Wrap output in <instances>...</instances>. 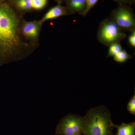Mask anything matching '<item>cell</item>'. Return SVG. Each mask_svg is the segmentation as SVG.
Here are the masks:
<instances>
[{
  "instance_id": "ac0fdd59",
  "label": "cell",
  "mask_w": 135,
  "mask_h": 135,
  "mask_svg": "<svg viewBox=\"0 0 135 135\" xmlns=\"http://www.w3.org/2000/svg\"><path fill=\"white\" fill-rule=\"evenodd\" d=\"M73 135H83V134H76Z\"/></svg>"
},
{
  "instance_id": "ba28073f",
  "label": "cell",
  "mask_w": 135,
  "mask_h": 135,
  "mask_svg": "<svg viewBox=\"0 0 135 135\" xmlns=\"http://www.w3.org/2000/svg\"><path fill=\"white\" fill-rule=\"evenodd\" d=\"M114 127L117 130L115 135H135V122L128 123H123L120 125L114 124Z\"/></svg>"
},
{
  "instance_id": "5b68a950",
  "label": "cell",
  "mask_w": 135,
  "mask_h": 135,
  "mask_svg": "<svg viewBox=\"0 0 135 135\" xmlns=\"http://www.w3.org/2000/svg\"><path fill=\"white\" fill-rule=\"evenodd\" d=\"M112 20L123 31H133L135 28V20L133 13L124 7L116 9L113 14Z\"/></svg>"
},
{
  "instance_id": "30bf717a",
  "label": "cell",
  "mask_w": 135,
  "mask_h": 135,
  "mask_svg": "<svg viewBox=\"0 0 135 135\" xmlns=\"http://www.w3.org/2000/svg\"><path fill=\"white\" fill-rule=\"evenodd\" d=\"M131 58V56L129 55L126 50H122L113 56L114 60L119 63L124 62Z\"/></svg>"
},
{
  "instance_id": "7a4b0ae2",
  "label": "cell",
  "mask_w": 135,
  "mask_h": 135,
  "mask_svg": "<svg viewBox=\"0 0 135 135\" xmlns=\"http://www.w3.org/2000/svg\"><path fill=\"white\" fill-rule=\"evenodd\" d=\"M85 126L83 135H115L114 123L109 109L104 105L88 111L84 116Z\"/></svg>"
},
{
  "instance_id": "7c38bea8",
  "label": "cell",
  "mask_w": 135,
  "mask_h": 135,
  "mask_svg": "<svg viewBox=\"0 0 135 135\" xmlns=\"http://www.w3.org/2000/svg\"><path fill=\"white\" fill-rule=\"evenodd\" d=\"M16 4L22 9L28 10L32 8L31 0H17Z\"/></svg>"
},
{
  "instance_id": "8fae6325",
  "label": "cell",
  "mask_w": 135,
  "mask_h": 135,
  "mask_svg": "<svg viewBox=\"0 0 135 135\" xmlns=\"http://www.w3.org/2000/svg\"><path fill=\"white\" fill-rule=\"evenodd\" d=\"M108 51V57L114 56L122 50L121 46L119 42H115L110 45Z\"/></svg>"
},
{
  "instance_id": "9a60e30c",
  "label": "cell",
  "mask_w": 135,
  "mask_h": 135,
  "mask_svg": "<svg viewBox=\"0 0 135 135\" xmlns=\"http://www.w3.org/2000/svg\"><path fill=\"white\" fill-rule=\"evenodd\" d=\"M98 0H86V7L85 10L82 15L85 16L92 8L96 4Z\"/></svg>"
},
{
  "instance_id": "4fadbf2b",
  "label": "cell",
  "mask_w": 135,
  "mask_h": 135,
  "mask_svg": "<svg viewBox=\"0 0 135 135\" xmlns=\"http://www.w3.org/2000/svg\"><path fill=\"white\" fill-rule=\"evenodd\" d=\"M32 8L35 9H40L46 6L47 0H31Z\"/></svg>"
},
{
  "instance_id": "9c48e42d",
  "label": "cell",
  "mask_w": 135,
  "mask_h": 135,
  "mask_svg": "<svg viewBox=\"0 0 135 135\" xmlns=\"http://www.w3.org/2000/svg\"><path fill=\"white\" fill-rule=\"evenodd\" d=\"M68 6L72 13L82 15L86 7V0H68Z\"/></svg>"
},
{
  "instance_id": "52a82bcc",
  "label": "cell",
  "mask_w": 135,
  "mask_h": 135,
  "mask_svg": "<svg viewBox=\"0 0 135 135\" xmlns=\"http://www.w3.org/2000/svg\"><path fill=\"white\" fill-rule=\"evenodd\" d=\"M66 14L65 8L61 5H58L49 10L44 15L41 22L42 23L49 20L56 18Z\"/></svg>"
},
{
  "instance_id": "2e32d148",
  "label": "cell",
  "mask_w": 135,
  "mask_h": 135,
  "mask_svg": "<svg viewBox=\"0 0 135 135\" xmlns=\"http://www.w3.org/2000/svg\"><path fill=\"white\" fill-rule=\"evenodd\" d=\"M128 42L129 44L133 47H135V30L132 31V33L129 35L128 38Z\"/></svg>"
},
{
  "instance_id": "277c9868",
  "label": "cell",
  "mask_w": 135,
  "mask_h": 135,
  "mask_svg": "<svg viewBox=\"0 0 135 135\" xmlns=\"http://www.w3.org/2000/svg\"><path fill=\"white\" fill-rule=\"evenodd\" d=\"M84 117L70 114L62 118L56 128L55 135L83 134L85 128Z\"/></svg>"
},
{
  "instance_id": "e0dca14e",
  "label": "cell",
  "mask_w": 135,
  "mask_h": 135,
  "mask_svg": "<svg viewBox=\"0 0 135 135\" xmlns=\"http://www.w3.org/2000/svg\"><path fill=\"white\" fill-rule=\"evenodd\" d=\"M118 1H121L127 2L130 1V0H118Z\"/></svg>"
},
{
  "instance_id": "6da1fadb",
  "label": "cell",
  "mask_w": 135,
  "mask_h": 135,
  "mask_svg": "<svg viewBox=\"0 0 135 135\" xmlns=\"http://www.w3.org/2000/svg\"><path fill=\"white\" fill-rule=\"evenodd\" d=\"M28 47L21 38L18 17L9 7L0 3V66L22 59Z\"/></svg>"
},
{
  "instance_id": "5bb4252c",
  "label": "cell",
  "mask_w": 135,
  "mask_h": 135,
  "mask_svg": "<svg viewBox=\"0 0 135 135\" xmlns=\"http://www.w3.org/2000/svg\"><path fill=\"white\" fill-rule=\"evenodd\" d=\"M127 109L129 113L135 115V94L129 101Z\"/></svg>"
},
{
  "instance_id": "3957f363",
  "label": "cell",
  "mask_w": 135,
  "mask_h": 135,
  "mask_svg": "<svg viewBox=\"0 0 135 135\" xmlns=\"http://www.w3.org/2000/svg\"><path fill=\"white\" fill-rule=\"evenodd\" d=\"M126 36V33L112 19H106L101 22L98 32V40L107 46L119 42Z\"/></svg>"
},
{
  "instance_id": "d6986e66",
  "label": "cell",
  "mask_w": 135,
  "mask_h": 135,
  "mask_svg": "<svg viewBox=\"0 0 135 135\" xmlns=\"http://www.w3.org/2000/svg\"><path fill=\"white\" fill-rule=\"evenodd\" d=\"M56 1H57V2H61V1L62 0H56Z\"/></svg>"
},
{
  "instance_id": "8992f818",
  "label": "cell",
  "mask_w": 135,
  "mask_h": 135,
  "mask_svg": "<svg viewBox=\"0 0 135 135\" xmlns=\"http://www.w3.org/2000/svg\"><path fill=\"white\" fill-rule=\"evenodd\" d=\"M41 23L37 21L25 22L22 26V33L28 38L36 39L38 35Z\"/></svg>"
}]
</instances>
